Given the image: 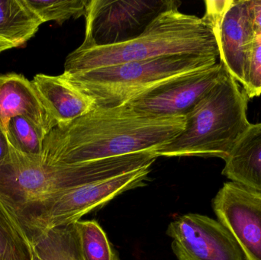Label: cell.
I'll use <instances>...</instances> for the list:
<instances>
[{
  "label": "cell",
  "mask_w": 261,
  "mask_h": 260,
  "mask_svg": "<svg viewBox=\"0 0 261 260\" xmlns=\"http://www.w3.org/2000/svg\"><path fill=\"white\" fill-rule=\"evenodd\" d=\"M167 235L177 260H245L228 229L205 215L179 217L169 224Z\"/></svg>",
  "instance_id": "8"
},
{
  "label": "cell",
  "mask_w": 261,
  "mask_h": 260,
  "mask_svg": "<svg viewBox=\"0 0 261 260\" xmlns=\"http://www.w3.org/2000/svg\"><path fill=\"white\" fill-rule=\"evenodd\" d=\"M151 166L64 191L52 198L27 232L29 239L38 232L75 224L87 214L105 206L118 195L142 187Z\"/></svg>",
  "instance_id": "7"
},
{
  "label": "cell",
  "mask_w": 261,
  "mask_h": 260,
  "mask_svg": "<svg viewBox=\"0 0 261 260\" xmlns=\"http://www.w3.org/2000/svg\"><path fill=\"white\" fill-rule=\"evenodd\" d=\"M42 24L24 0H0V53L24 45Z\"/></svg>",
  "instance_id": "15"
},
{
  "label": "cell",
  "mask_w": 261,
  "mask_h": 260,
  "mask_svg": "<svg viewBox=\"0 0 261 260\" xmlns=\"http://www.w3.org/2000/svg\"><path fill=\"white\" fill-rule=\"evenodd\" d=\"M167 0H91L85 14L84 42L78 48L114 45L139 36L161 12L179 6Z\"/></svg>",
  "instance_id": "6"
},
{
  "label": "cell",
  "mask_w": 261,
  "mask_h": 260,
  "mask_svg": "<svg viewBox=\"0 0 261 260\" xmlns=\"http://www.w3.org/2000/svg\"><path fill=\"white\" fill-rule=\"evenodd\" d=\"M244 90L249 99L261 95V36L254 41Z\"/></svg>",
  "instance_id": "21"
},
{
  "label": "cell",
  "mask_w": 261,
  "mask_h": 260,
  "mask_svg": "<svg viewBox=\"0 0 261 260\" xmlns=\"http://www.w3.org/2000/svg\"><path fill=\"white\" fill-rule=\"evenodd\" d=\"M9 145L17 152L30 158L41 161L44 135L41 129L26 118H12L6 128Z\"/></svg>",
  "instance_id": "18"
},
{
  "label": "cell",
  "mask_w": 261,
  "mask_h": 260,
  "mask_svg": "<svg viewBox=\"0 0 261 260\" xmlns=\"http://www.w3.org/2000/svg\"><path fill=\"white\" fill-rule=\"evenodd\" d=\"M32 256L30 240L0 198V260H32Z\"/></svg>",
  "instance_id": "17"
},
{
  "label": "cell",
  "mask_w": 261,
  "mask_h": 260,
  "mask_svg": "<svg viewBox=\"0 0 261 260\" xmlns=\"http://www.w3.org/2000/svg\"><path fill=\"white\" fill-rule=\"evenodd\" d=\"M11 146L8 140L6 130L0 122V165L4 163L10 154Z\"/></svg>",
  "instance_id": "23"
},
{
  "label": "cell",
  "mask_w": 261,
  "mask_h": 260,
  "mask_svg": "<svg viewBox=\"0 0 261 260\" xmlns=\"http://www.w3.org/2000/svg\"><path fill=\"white\" fill-rule=\"evenodd\" d=\"M218 221L231 234L245 260H261V193L224 183L213 201Z\"/></svg>",
  "instance_id": "9"
},
{
  "label": "cell",
  "mask_w": 261,
  "mask_h": 260,
  "mask_svg": "<svg viewBox=\"0 0 261 260\" xmlns=\"http://www.w3.org/2000/svg\"><path fill=\"white\" fill-rule=\"evenodd\" d=\"M16 116L33 122L45 136L58 125L32 81L17 73L0 74V122L6 131L9 120Z\"/></svg>",
  "instance_id": "12"
},
{
  "label": "cell",
  "mask_w": 261,
  "mask_h": 260,
  "mask_svg": "<svg viewBox=\"0 0 261 260\" xmlns=\"http://www.w3.org/2000/svg\"><path fill=\"white\" fill-rule=\"evenodd\" d=\"M227 70L222 62L202 71L166 82L127 104L144 114L186 116L220 81Z\"/></svg>",
  "instance_id": "10"
},
{
  "label": "cell",
  "mask_w": 261,
  "mask_h": 260,
  "mask_svg": "<svg viewBox=\"0 0 261 260\" xmlns=\"http://www.w3.org/2000/svg\"><path fill=\"white\" fill-rule=\"evenodd\" d=\"M256 37L261 36V0H248Z\"/></svg>",
  "instance_id": "22"
},
{
  "label": "cell",
  "mask_w": 261,
  "mask_h": 260,
  "mask_svg": "<svg viewBox=\"0 0 261 260\" xmlns=\"http://www.w3.org/2000/svg\"><path fill=\"white\" fill-rule=\"evenodd\" d=\"M149 152L74 163L48 165L31 160L11 147L0 165V198L28 230L44 206L64 191L152 164Z\"/></svg>",
  "instance_id": "2"
},
{
  "label": "cell",
  "mask_w": 261,
  "mask_h": 260,
  "mask_svg": "<svg viewBox=\"0 0 261 260\" xmlns=\"http://www.w3.org/2000/svg\"><path fill=\"white\" fill-rule=\"evenodd\" d=\"M90 0H24L42 21H56L62 24L70 18L77 19L85 16L87 5Z\"/></svg>",
  "instance_id": "20"
},
{
  "label": "cell",
  "mask_w": 261,
  "mask_h": 260,
  "mask_svg": "<svg viewBox=\"0 0 261 260\" xmlns=\"http://www.w3.org/2000/svg\"><path fill=\"white\" fill-rule=\"evenodd\" d=\"M178 54L220 56L212 26L203 18L182 13L176 6L161 12L134 39L114 45L76 48L67 56L64 73Z\"/></svg>",
  "instance_id": "3"
},
{
  "label": "cell",
  "mask_w": 261,
  "mask_h": 260,
  "mask_svg": "<svg viewBox=\"0 0 261 260\" xmlns=\"http://www.w3.org/2000/svg\"><path fill=\"white\" fill-rule=\"evenodd\" d=\"M32 82L58 125L70 123L94 108L93 99L69 83L62 75L37 74Z\"/></svg>",
  "instance_id": "13"
},
{
  "label": "cell",
  "mask_w": 261,
  "mask_h": 260,
  "mask_svg": "<svg viewBox=\"0 0 261 260\" xmlns=\"http://www.w3.org/2000/svg\"><path fill=\"white\" fill-rule=\"evenodd\" d=\"M213 31L219 46L220 62L228 73L245 88L256 39L248 0H232Z\"/></svg>",
  "instance_id": "11"
},
{
  "label": "cell",
  "mask_w": 261,
  "mask_h": 260,
  "mask_svg": "<svg viewBox=\"0 0 261 260\" xmlns=\"http://www.w3.org/2000/svg\"><path fill=\"white\" fill-rule=\"evenodd\" d=\"M225 162L222 175L261 193V123L250 125Z\"/></svg>",
  "instance_id": "14"
},
{
  "label": "cell",
  "mask_w": 261,
  "mask_h": 260,
  "mask_svg": "<svg viewBox=\"0 0 261 260\" xmlns=\"http://www.w3.org/2000/svg\"><path fill=\"white\" fill-rule=\"evenodd\" d=\"M32 260H41L39 259V257H38V256H37L36 254H35V252H34L33 250V256H32Z\"/></svg>",
  "instance_id": "24"
},
{
  "label": "cell",
  "mask_w": 261,
  "mask_h": 260,
  "mask_svg": "<svg viewBox=\"0 0 261 260\" xmlns=\"http://www.w3.org/2000/svg\"><path fill=\"white\" fill-rule=\"evenodd\" d=\"M74 225L83 260H119L97 221H79Z\"/></svg>",
  "instance_id": "19"
},
{
  "label": "cell",
  "mask_w": 261,
  "mask_h": 260,
  "mask_svg": "<svg viewBox=\"0 0 261 260\" xmlns=\"http://www.w3.org/2000/svg\"><path fill=\"white\" fill-rule=\"evenodd\" d=\"M185 116L144 114L128 105L94 107L88 114L58 125L44 137L41 161L74 164L152 151L171 141L185 128Z\"/></svg>",
  "instance_id": "1"
},
{
  "label": "cell",
  "mask_w": 261,
  "mask_h": 260,
  "mask_svg": "<svg viewBox=\"0 0 261 260\" xmlns=\"http://www.w3.org/2000/svg\"><path fill=\"white\" fill-rule=\"evenodd\" d=\"M218 60L203 55H171L61 75L91 98L95 106L113 108L127 105L166 82L210 68Z\"/></svg>",
  "instance_id": "5"
},
{
  "label": "cell",
  "mask_w": 261,
  "mask_h": 260,
  "mask_svg": "<svg viewBox=\"0 0 261 260\" xmlns=\"http://www.w3.org/2000/svg\"><path fill=\"white\" fill-rule=\"evenodd\" d=\"M30 241L41 260H83L74 224L38 232Z\"/></svg>",
  "instance_id": "16"
},
{
  "label": "cell",
  "mask_w": 261,
  "mask_h": 260,
  "mask_svg": "<svg viewBox=\"0 0 261 260\" xmlns=\"http://www.w3.org/2000/svg\"><path fill=\"white\" fill-rule=\"evenodd\" d=\"M246 92L228 73L185 116L184 131L154 151L159 157H211L224 160L251 123Z\"/></svg>",
  "instance_id": "4"
}]
</instances>
